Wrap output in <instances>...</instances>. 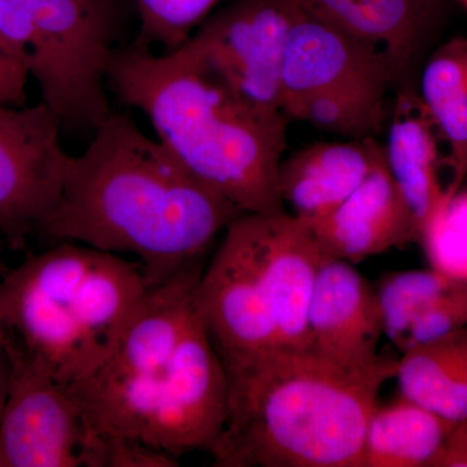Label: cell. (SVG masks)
Instances as JSON below:
<instances>
[{
  "label": "cell",
  "instance_id": "obj_1",
  "mask_svg": "<svg viewBox=\"0 0 467 467\" xmlns=\"http://www.w3.org/2000/svg\"><path fill=\"white\" fill-rule=\"evenodd\" d=\"M242 214L130 117L112 112L85 152L70 156L60 201L39 236L131 254L153 288L205 265L218 235Z\"/></svg>",
  "mask_w": 467,
  "mask_h": 467
},
{
  "label": "cell",
  "instance_id": "obj_2",
  "mask_svg": "<svg viewBox=\"0 0 467 467\" xmlns=\"http://www.w3.org/2000/svg\"><path fill=\"white\" fill-rule=\"evenodd\" d=\"M204 266L150 288L112 355L70 386L94 431L175 459L213 450L226 423L229 379L196 304Z\"/></svg>",
  "mask_w": 467,
  "mask_h": 467
},
{
  "label": "cell",
  "instance_id": "obj_3",
  "mask_svg": "<svg viewBox=\"0 0 467 467\" xmlns=\"http://www.w3.org/2000/svg\"><path fill=\"white\" fill-rule=\"evenodd\" d=\"M398 359L347 364L312 348H275L226 371L229 410L217 467H362L365 432Z\"/></svg>",
  "mask_w": 467,
  "mask_h": 467
},
{
  "label": "cell",
  "instance_id": "obj_4",
  "mask_svg": "<svg viewBox=\"0 0 467 467\" xmlns=\"http://www.w3.org/2000/svg\"><path fill=\"white\" fill-rule=\"evenodd\" d=\"M109 86L149 117L158 140L199 182L243 213L285 212L279 165L288 119L230 90L181 48H117Z\"/></svg>",
  "mask_w": 467,
  "mask_h": 467
},
{
  "label": "cell",
  "instance_id": "obj_5",
  "mask_svg": "<svg viewBox=\"0 0 467 467\" xmlns=\"http://www.w3.org/2000/svg\"><path fill=\"white\" fill-rule=\"evenodd\" d=\"M0 285L8 339L67 386L107 361L150 291L138 261L73 242L29 254Z\"/></svg>",
  "mask_w": 467,
  "mask_h": 467
},
{
  "label": "cell",
  "instance_id": "obj_6",
  "mask_svg": "<svg viewBox=\"0 0 467 467\" xmlns=\"http://www.w3.org/2000/svg\"><path fill=\"white\" fill-rule=\"evenodd\" d=\"M0 36L63 124L95 130L112 113L107 86L119 47L109 0H0Z\"/></svg>",
  "mask_w": 467,
  "mask_h": 467
},
{
  "label": "cell",
  "instance_id": "obj_7",
  "mask_svg": "<svg viewBox=\"0 0 467 467\" xmlns=\"http://www.w3.org/2000/svg\"><path fill=\"white\" fill-rule=\"evenodd\" d=\"M396 76L376 46L304 11L295 21L282 70L287 119L348 140L377 138Z\"/></svg>",
  "mask_w": 467,
  "mask_h": 467
},
{
  "label": "cell",
  "instance_id": "obj_8",
  "mask_svg": "<svg viewBox=\"0 0 467 467\" xmlns=\"http://www.w3.org/2000/svg\"><path fill=\"white\" fill-rule=\"evenodd\" d=\"M297 0H230L180 46L242 99L282 110V70Z\"/></svg>",
  "mask_w": 467,
  "mask_h": 467
},
{
  "label": "cell",
  "instance_id": "obj_9",
  "mask_svg": "<svg viewBox=\"0 0 467 467\" xmlns=\"http://www.w3.org/2000/svg\"><path fill=\"white\" fill-rule=\"evenodd\" d=\"M196 304L226 371L276 348L267 310L261 214L230 223L196 285Z\"/></svg>",
  "mask_w": 467,
  "mask_h": 467
},
{
  "label": "cell",
  "instance_id": "obj_10",
  "mask_svg": "<svg viewBox=\"0 0 467 467\" xmlns=\"http://www.w3.org/2000/svg\"><path fill=\"white\" fill-rule=\"evenodd\" d=\"M11 386L0 417V467H90L92 430L72 387L11 340Z\"/></svg>",
  "mask_w": 467,
  "mask_h": 467
},
{
  "label": "cell",
  "instance_id": "obj_11",
  "mask_svg": "<svg viewBox=\"0 0 467 467\" xmlns=\"http://www.w3.org/2000/svg\"><path fill=\"white\" fill-rule=\"evenodd\" d=\"M63 125L45 101L0 106V235L14 250L41 235L60 201L70 159Z\"/></svg>",
  "mask_w": 467,
  "mask_h": 467
},
{
  "label": "cell",
  "instance_id": "obj_12",
  "mask_svg": "<svg viewBox=\"0 0 467 467\" xmlns=\"http://www.w3.org/2000/svg\"><path fill=\"white\" fill-rule=\"evenodd\" d=\"M384 337L377 291L347 261L324 256L308 313V348L347 364L379 358Z\"/></svg>",
  "mask_w": 467,
  "mask_h": 467
},
{
  "label": "cell",
  "instance_id": "obj_13",
  "mask_svg": "<svg viewBox=\"0 0 467 467\" xmlns=\"http://www.w3.org/2000/svg\"><path fill=\"white\" fill-rule=\"evenodd\" d=\"M325 254L309 226L287 211L261 214V261L276 348L308 347V313Z\"/></svg>",
  "mask_w": 467,
  "mask_h": 467
},
{
  "label": "cell",
  "instance_id": "obj_14",
  "mask_svg": "<svg viewBox=\"0 0 467 467\" xmlns=\"http://www.w3.org/2000/svg\"><path fill=\"white\" fill-rule=\"evenodd\" d=\"M306 225L325 256L353 265L418 242L413 218L386 162L342 204Z\"/></svg>",
  "mask_w": 467,
  "mask_h": 467
},
{
  "label": "cell",
  "instance_id": "obj_15",
  "mask_svg": "<svg viewBox=\"0 0 467 467\" xmlns=\"http://www.w3.org/2000/svg\"><path fill=\"white\" fill-rule=\"evenodd\" d=\"M384 162L377 138L313 143L282 160L279 195L288 213L315 223L342 204Z\"/></svg>",
  "mask_w": 467,
  "mask_h": 467
},
{
  "label": "cell",
  "instance_id": "obj_16",
  "mask_svg": "<svg viewBox=\"0 0 467 467\" xmlns=\"http://www.w3.org/2000/svg\"><path fill=\"white\" fill-rule=\"evenodd\" d=\"M384 160L413 218L417 243L430 218L447 198L441 183V137L420 94L401 88L389 110Z\"/></svg>",
  "mask_w": 467,
  "mask_h": 467
},
{
  "label": "cell",
  "instance_id": "obj_17",
  "mask_svg": "<svg viewBox=\"0 0 467 467\" xmlns=\"http://www.w3.org/2000/svg\"><path fill=\"white\" fill-rule=\"evenodd\" d=\"M304 11L376 46L396 81L405 73L435 26L441 0H297Z\"/></svg>",
  "mask_w": 467,
  "mask_h": 467
},
{
  "label": "cell",
  "instance_id": "obj_18",
  "mask_svg": "<svg viewBox=\"0 0 467 467\" xmlns=\"http://www.w3.org/2000/svg\"><path fill=\"white\" fill-rule=\"evenodd\" d=\"M456 423L399 393L371 411L362 467H431Z\"/></svg>",
  "mask_w": 467,
  "mask_h": 467
},
{
  "label": "cell",
  "instance_id": "obj_19",
  "mask_svg": "<svg viewBox=\"0 0 467 467\" xmlns=\"http://www.w3.org/2000/svg\"><path fill=\"white\" fill-rule=\"evenodd\" d=\"M395 379L405 398L451 422L467 420V326L402 353Z\"/></svg>",
  "mask_w": 467,
  "mask_h": 467
},
{
  "label": "cell",
  "instance_id": "obj_20",
  "mask_svg": "<svg viewBox=\"0 0 467 467\" xmlns=\"http://www.w3.org/2000/svg\"><path fill=\"white\" fill-rule=\"evenodd\" d=\"M420 98L450 150V196L467 177V36H454L430 57Z\"/></svg>",
  "mask_w": 467,
  "mask_h": 467
},
{
  "label": "cell",
  "instance_id": "obj_21",
  "mask_svg": "<svg viewBox=\"0 0 467 467\" xmlns=\"http://www.w3.org/2000/svg\"><path fill=\"white\" fill-rule=\"evenodd\" d=\"M432 267L396 272L384 276L377 296L383 334L399 352L404 349L409 328L430 301L454 284Z\"/></svg>",
  "mask_w": 467,
  "mask_h": 467
},
{
  "label": "cell",
  "instance_id": "obj_22",
  "mask_svg": "<svg viewBox=\"0 0 467 467\" xmlns=\"http://www.w3.org/2000/svg\"><path fill=\"white\" fill-rule=\"evenodd\" d=\"M430 267L467 284V189L447 196L420 236Z\"/></svg>",
  "mask_w": 467,
  "mask_h": 467
},
{
  "label": "cell",
  "instance_id": "obj_23",
  "mask_svg": "<svg viewBox=\"0 0 467 467\" xmlns=\"http://www.w3.org/2000/svg\"><path fill=\"white\" fill-rule=\"evenodd\" d=\"M140 20L138 42L180 47L216 7L220 0H134Z\"/></svg>",
  "mask_w": 467,
  "mask_h": 467
},
{
  "label": "cell",
  "instance_id": "obj_24",
  "mask_svg": "<svg viewBox=\"0 0 467 467\" xmlns=\"http://www.w3.org/2000/svg\"><path fill=\"white\" fill-rule=\"evenodd\" d=\"M467 326V284L454 282L430 301L409 328L404 349L414 348Z\"/></svg>",
  "mask_w": 467,
  "mask_h": 467
},
{
  "label": "cell",
  "instance_id": "obj_25",
  "mask_svg": "<svg viewBox=\"0 0 467 467\" xmlns=\"http://www.w3.org/2000/svg\"><path fill=\"white\" fill-rule=\"evenodd\" d=\"M177 460L142 442L97 432L90 467H173Z\"/></svg>",
  "mask_w": 467,
  "mask_h": 467
},
{
  "label": "cell",
  "instance_id": "obj_26",
  "mask_svg": "<svg viewBox=\"0 0 467 467\" xmlns=\"http://www.w3.org/2000/svg\"><path fill=\"white\" fill-rule=\"evenodd\" d=\"M29 78L16 51L0 36V106H24Z\"/></svg>",
  "mask_w": 467,
  "mask_h": 467
},
{
  "label": "cell",
  "instance_id": "obj_27",
  "mask_svg": "<svg viewBox=\"0 0 467 467\" xmlns=\"http://www.w3.org/2000/svg\"><path fill=\"white\" fill-rule=\"evenodd\" d=\"M431 467H467V420L454 425Z\"/></svg>",
  "mask_w": 467,
  "mask_h": 467
},
{
  "label": "cell",
  "instance_id": "obj_28",
  "mask_svg": "<svg viewBox=\"0 0 467 467\" xmlns=\"http://www.w3.org/2000/svg\"><path fill=\"white\" fill-rule=\"evenodd\" d=\"M12 359L7 343L0 347V417L7 402L9 386H11Z\"/></svg>",
  "mask_w": 467,
  "mask_h": 467
},
{
  "label": "cell",
  "instance_id": "obj_29",
  "mask_svg": "<svg viewBox=\"0 0 467 467\" xmlns=\"http://www.w3.org/2000/svg\"><path fill=\"white\" fill-rule=\"evenodd\" d=\"M2 281V278H0ZM8 340L7 330H5V321H3L2 312V285H0V347L5 346Z\"/></svg>",
  "mask_w": 467,
  "mask_h": 467
},
{
  "label": "cell",
  "instance_id": "obj_30",
  "mask_svg": "<svg viewBox=\"0 0 467 467\" xmlns=\"http://www.w3.org/2000/svg\"><path fill=\"white\" fill-rule=\"evenodd\" d=\"M456 2L462 5V7L467 11V0H456Z\"/></svg>",
  "mask_w": 467,
  "mask_h": 467
}]
</instances>
